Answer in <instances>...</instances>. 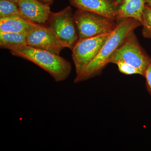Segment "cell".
<instances>
[{
  "mask_svg": "<svg viewBox=\"0 0 151 151\" xmlns=\"http://www.w3.org/2000/svg\"><path fill=\"white\" fill-rule=\"evenodd\" d=\"M27 45L60 55L65 46L48 26L38 25L26 35Z\"/></svg>",
  "mask_w": 151,
  "mask_h": 151,
  "instance_id": "cell-7",
  "label": "cell"
},
{
  "mask_svg": "<svg viewBox=\"0 0 151 151\" xmlns=\"http://www.w3.org/2000/svg\"><path fill=\"white\" fill-rule=\"evenodd\" d=\"M21 16L17 0H0V19Z\"/></svg>",
  "mask_w": 151,
  "mask_h": 151,
  "instance_id": "cell-13",
  "label": "cell"
},
{
  "mask_svg": "<svg viewBox=\"0 0 151 151\" xmlns=\"http://www.w3.org/2000/svg\"><path fill=\"white\" fill-rule=\"evenodd\" d=\"M112 32L78 40L71 50L76 76L81 73L97 56Z\"/></svg>",
  "mask_w": 151,
  "mask_h": 151,
  "instance_id": "cell-6",
  "label": "cell"
},
{
  "mask_svg": "<svg viewBox=\"0 0 151 151\" xmlns=\"http://www.w3.org/2000/svg\"><path fill=\"white\" fill-rule=\"evenodd\" d=\"M39 1H41L42 2L50 6L52 3L53 0H39Z\"/></svg>",
  "mask_w": 151,
  "mask_h": 151,
  "instance_id": "cell-17",
  "label": "cell"
},
{
  "mask_svg": "<svg viewBox=\"0 0 151 151\" xmlns=\"http://www.w3.org/2000/svg\"><path fill=\"white\" fill-rule=\"evenodd\" d=\"M123 62L132 65L142 72L143 76L151 63V57L141 46L134 31L130 33L117 50L110 61L116 64Z\"/></svg>",
  "mask_w": 151,
  "mask_h": 151,
  "instance_id": "cell-4",
  "label": "cell"
},
{
  "mask_svg": "<svg viewBox=\"0 0 151 151\" xmlns=\"http://www.w3.org/2000/svg\"><path fill=\"white\" fill-rule=\"evenodd\" d=\"M118 19L132 18L142 22V16L147 0H117Z\"/></svg>",
  "mask_w": 151,
  "mask_h": 151,
  "instance_id": "cell-11",
  "label": "cell"
},
{
  "mask_svg": "<svg viewBox=\"0 0 151 151\" xmlns=\"http://www.w3.org/2000/svg\"><path fill=\"white\" fill-rule=\"evenodd\" d=\"M27 45L26 35L15 33L0 32L1 48L10 50Z\"/></svg>",
  "mask_w": 151,
  "mask_h": 151,
  "instance_id": "cell-12",
  "label": "cell"
},
{
  "mask_svg": "<svg viewBox=\"0 0 151 151\" xmlns=\"http://www.w3.org/2000/svg\"><path fill=\"white\" fill-rule=\"evenodd\" d=\"M14 56L35 64L46 71L56 82L65 81L70 75L71 64L59 55L28 45L10 50Z\"/></svg>",
  "mask_w": 151,
  "mask_h": 151,
  "instance_id": "cell-2",
  "label": "cell"
},
{
  "mask_svg": "<svg viewBox=\"0 0 151 151\" xmlns=\"http://www.w3.org/2000/svg\"><path fill=\"white\" fill-rule=\"evenodd\" d=\"M118 69L121 73L126 75L139 74L143 76L142 73L139 69L126 63L119 62L116 63Z\"/></svg>",
  "mask_w": 151,
  "mask_h": 151,
  "instance_id": "cell-15",
  "label": "cell"
},
{
  "mask_svg": "<svg viewBox=\"0 0 151 151\" xmlns=\"http://www.w3.org/2000/svg\"><path fill=\"white\" fill-rule=\"evenodd\" d=\"M147 4L151 7V0H147Z\"/></svg>",
  "mask_w": 151,
  "mask_h": 151,
  "instance_id": "cell-18",
  "label": "cell"
},
{
  "mask_svg": "<svg viewBox=\"0 0 151 151\" xmlns=\"http://www.w3.org/2000/svg\"><path fill=\"white\" fill-rule=\"evenodd\" d=\"M144 77L146 78V89L151 96V63L146 69Z\"/></svg>",
  "mask_w": 151,
  "mask_h": 151,
  "instance_id": "cell-16",
  "label": "cell"
},
{
  "mask_svg": "<svg viewBox=\"0 0 151 151\" xmlns=\"http://www.w3.org/2000/svg\"><path fill=\"white\" fill-rule=\"evenodd\" d=\"M114 31L98 54L76 76L74 82L79 83L100 75L127 36L142 26L141 22L132 18L118 19Z\"/></svg>",
  "mask_w": 151,
  "mask_h": 151,
  "instance_id": "cell-1",
  "label": "cell"
},
{
  "mask_svg": "<svg viewBox=\"0 0 151 151\" xmlns=\"http://www.w3.org/2000/svg\"><path fill=\"white\" fill-rule=\"evenodd\" d=\"M47 23L65 48L72 50L79 36L71 7L67 6L56 12H51Z\"/></svg>",
  "mask_w": 151,
  "mask_h": 151,
  "instance_id": "cell-5",
  "label": "cell"
},
{
  "mask_svg": "<svg viewBox=\"0 0 151 151\" xmlns=\"http://www.w3.org/2000/svg\"><path fill=\"white\" fill-rule=\"evenodd\" d=\"M76 9L99 14L117 20L119 12L117 0H68Z\"/></svg>",
  "mask_w": 151,
  "mask_h": 151,
  "instance_id": "cell-8",
  "label": "cell"
},
{
  "mask_svg": "<svg viewBox=\"0 0 151 151\" xmlns=\"http://www.w3.org/2000/svg\"><path fill=\"white\" fill-rule=\"evenodd\" d=\"M142 35L144 37L151 39V7L146 4L142 19Z\"/></svg>",
  "mask_w": 151,
  "mask_h": 151,
  "instance_id": "cell-14",
  "label": "cell"
},
{
  "mask_svg": "<svg viewBox=\"0 0 151 151\" xmlns=\"http://www.w3.org/2000/svg\"><path fill=\"white\" fill-rule=\"evenodd\" d=\"M21 16L37 24L47 23L51 12L50 6L39 0H17Z\"/></svg>",
  "mask_w": 151,
  "mask_h": 151,
  "instance_id": "cell-9",
  "label": "cell"
},
{
  "mask_svg": "<svg viewBox=\"0 0 151 151\" xmlns=\"http://www.w3.org/2000/svg\"><path fill=\"white\" fill-rule=\"evenodd\" d=\"M74 18L79 39H84L113 32L117 21L99 14L77 9Z\"/></svg>",
  "mask_w": 151,
  "mask_h": 151,
  "instance_id": "cell-3",
  "label": "cell"
},
{
  "mask_svg": "<svg viewBox=\"0 0 151 151\" xmlns=\"http://www.w3.org/2000/svg\"><path fill=\"white\" fill-rule=\"evenodd\" d=\"M38 24L21 16L4 18L0 19V32L15 33L26 35Z\"/></svg>",
  "mask_w": 151,
  "mask_h": 151,
  "instance_id": "cell-10",
  "label": "cell"
}]
</instances>
